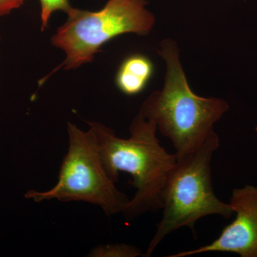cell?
Returning <instances> with one entry per match:
<instances>
[{"instance_id":"cell-1","label":"cell","mask_w":257,"mask_h":257,"mask_svg":"<svg viewBox=\"0 0 257 257\" xmlns=\"http://www.w3.org/2000/svg\"><path fill=\"white\" fill-rule=\"evenodd\" d=\"M87 123L95 135L101 161L109 178L116 183L120 172L133 177L130 184L136 192L121 213L125 221L130 223L147 213L161 210L177 157L161 145L157 136V124L139 112L130 126V138L123 139L101 123Z\"/></svg>"},{"instance_id":"cell-2","label":"cell","mask_w":257,"mask_h":257,"mask_svg":"<svg viewBox=\"0 0 257 257\" xmlns=\"http://www.w3.org/2000/svg\"><path fill=\"white\" fill-rule=\"evenodd\" d=\"M158 54L166 64L163 89L147 98L140 113L157 124L173 145L176 157H180L207 140L229 105L224 99L202 97L192 92L179 60L177 42L162 40Z\"/></svg>"},{"instance_id":"cell-3","label":"cell","mask_w":257,"mask_h":257,"mask_svg":"<svg viewBox=\"0 0 257 257\" xmlns=\"http://www.w3.org/2000/svg\"><path fill=\"white\" fill-rule=\"evenodd\" d=\"M219 147L215 132L205 142L184 156L177 157L164 194L162 219L144 256H152L171 233L182 227L194 231L203 217L219 215L229 219L234 214L229 203L221 202L214 192L211 162Z\"/></svg>"},{"instance_id":"cell-4","label":"cell","mask_w":257,"mask_h":257,"mask_svg":"<svg viewBox=\"0 0 257 257\" xmlns=\"http://www.w3.org/2000/svg\"><path fill=\"white\" fill-rule=\"evenodd\" d=\"M67 134L68 149L57 183L49 190H29L25 197L35 203L53 199L87 202L100 207L106 216L121 214L130 199L116 188L106 173L92 128L83 131L69 122Z\"/></svg>"},{"instance_id":"cell-5","label":"cell","mask_w":257,"mask_h":257,"mask_svg":"<svg viewBox=\"0 0 257 257\" xmlns=\"http://www.w3.org/2000/svg\"><path fill=\"white\" fill-rule=\"evenodd\" d=\"M147 0H108L96 12L71 8L67 20L52 37V45L64 51L60 67L76 69L92 62L101 47L114 37L126 33L148 35L155 18L147 9Z\"/></svg>"},{"instance_id":"cell-6","label":"cell","mask_w":257,"mask_h":257,"mask_svg":"<svg viewBox=\"0 0 257 257\" xmlns=\"http://www.w3.org/2000/svg\"><path fill=\"white\" fill-rule=\"evenodd\" d=\"M229 204L234 220L224 228L214 241L170 257H185L208 252L234 253L241 257H257V187L246 185L233 190Z\"/></svg>"},{"instance_id":"cell-7","label":"cell","mask_w":257,"mask_h":257,"mask_svg":"<svg viewBox=\"0 0 257 257\" xmlns=\"http://www.w3.org/2000/svg\"><path fill=\"white\" fill-rule=\"evenodd\" d=\"M154 72L152 61L141 54L128 56L119 66L116 84L126 95H136L143 92Z\"/></svg>"},{"instance_id":"cell-8","label":"cell","mask_w":257,"mask_h":257,"mask_svg":"<svg viewBox=\"0 0 257 257\" xmlns=\"http://www.w3.org/2000/svg\"><path fill=\"white\" fill-rule=\"evenodd\" d=\"M90 257H138L144 256L140 248L126 243H110L98 245L88 253Z\"/></svg>"},{"instance_id":"cell-9","label":"cell","mask_w":257,"mask_h":257,"mask_svg":"<svg viewBox=\"0 0 257 257\" xmlns=\"http://www.w3.org/2000/svg\"><path fill=\"white\" fill-rule=\"evenodd\" d=\"M41 5L42 30L48 25L49 20L56 11H64L66 13L72 8L69 0H40Z\"/></svg>"},{"instance_id":"cell-10","label":"cell","mask_w":257,"mask_h":257,"mask_svg":"<svg viewBox=\"0 0 257 257\" xmlns=\"http://www.w3.org/2000/svg\"><path fill=\"white\" fill-rule=\"evenodd\" d=\"M27 0H0V17L20 8Z\"/></svg>"},{"instance_id":"cell-11","label":"cell","mask_w":257,"mask_h":257,"mask_svg":"<svg viewBox=\"0 0 257 257\" xmlns=\"http://www.w3.org/2000/svg\"><path fill=\"white\" fill-rule=\"evenodd\" d=\"M256 132H257V126H256Z\"/></svg>"}]
</instances>
